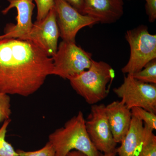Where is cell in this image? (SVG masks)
Instances as JSON below:
<instances>
[{"label":"cell","mask_w":156,"mask_h":156,"mask_svg":"<svg viewBox=\"0 0 156 156\" xmlns=\"http://www.w3.org/2000/svg\"><path fill=\"white\" fill-rule=\"evenodd\" d=\"M145 10L149 21L153 23L156 19V0H145Z\"/></svg>","instance_id":"cell-21"},{"label":"cell","mask_w":156,"mask_h":156,"mask_svg":"<svg viewBox=\"0 0 156 156\" xmlns=\"http://www.w3.org/2000/svg\"><path fill=\"white\" fill-rule=\"evenodd\" d=\"M66 156H87L83 153L79 151L73 150L71 151Z\"/></svg>","instance_id":"cell-23"},{"label":"cell","mask_w":156,"mask_h":156,"mask_svg":"<svg viewBox=\"0 0 156 156\" xmlns=\"http://www.w3.org/2000/svg\"><path fill=\"white\" fill-rule=\"evenodd\" d=\"M144 135V125L140 120L132 117L129 130L116 148L115 152L119 156H136Z\"/></svg>","instance_id":"cell-13"},{"label":"cell","mask_w":156,"mask_h":156,"mask_svg":"<svg viewBox=\"0 0 156 156\" xmlns=\"http://www.w3.org/2000/svg\"><path fill=\"white\" fill-rule=\"evenodd\" d=\"M123 0H84L82 14L103 24L118 21L124 14Z\"/></svg>","instance_id":"cell-11"},{"label":"cell","mask_w":156,"mask_h":156,"mask_svg":"<svg viewBox=\"0 0 156 156\" xmlns=\"http://www.w3.org/2000/svg\"><path fill=\"white\" fill-rule=\"evenodd\" d=\"M11 114L10 96L9 94L0 92V125L10 119Z\"/></svg>","instance_id":"cell-18"},{"label":"cell","mask_w":156,"mask_h":156,"mask_svg":"<svg viewBox=\"0 0 156 156\" xmlns=\"http://www.w3.org/2000/svg\"><path fill=\"white\" fill-rule=\"evenodd\" d=\"M83 114L81 111L66 122L64 126L56 129L49 135L55 156H66L71 151L76 150L87 156H101L89 138Z\"/></svg>","instance_id":"cell-2"},{"label":"cell","mask_w":156,"mask_h":156,"mask_svg":"<svg viewBox=\"0 0 156 156\" xmlns=\"http://www.w3.org/2000/svg\"><path fill=\"white\" fill-rule=\"evenodd\" d=\"M60 37L54 8L41 21L33 23L30 33L22 40L30 41L39 46L48 56L53 57L58 49V41Z\"/></svg>","instance_id":"cell-9"},{"label":"cell","mask_w":156,"mask_h":156,"mask_svg":"<svg viewBox=\"0 0 156 156\" xmlns=\"http://www.w3.org/2000/svg\"><path fill=\"white\" fill-rule=\"evenodd\" d=\"M53 58L30 41L0 39V92L28 97L53 74Z\"/></svg>","instance_id":"cell-1"},{"label":"cell","mask_w":156,"mask_h":156,"mask_svg":"<svg viewBox=\"0 0 156 156\" xmlns=\"http://www.w3.org/2000/svg\"><path fill=\"white\" fill-rule=\"evenodd\" d=\"M11 122L10 119L6 120L0 127V156H19L12 145L5 139L7 129Z\"/></svg>","instance_id":"cell-16"},{"label":"cell","mask_w":156,"mask_h":156,"mask_svg":"<svg viewBox=\"0 0 156 156\" xmlns=\"http://www.w3.org/2000/svg\"><path fill=\"white\" fill-rule=\"evenodd\" d=\"M128 1H129V0H128Z\"/></svg>","instance_id":"cell-25"},{"label":"cell","mask_w":156,"mask_h":156,"mask_svg":"<svg viewBox=\"0 0 156 156\" xmlns=\"http://www.w3.org/2000/svg\"><path fill=\"white\" fill-rule=\"evenodd\" d=\"M125 37L130 46V55L122 71L133 74L156 58V35L151 34L147 27L141 25L127 31Z\"/></svg>","instance_id":"cell-4"},{"label":"cell","mask_w":156,"mask_h":156,"mask_svg":"<svg viewBox=\"0 0 156 156\" xmlns=\"http://www.w3.org/2000/svg\"><path fill=\"white\" fill-rule=\"evenodd\" d=\"M131 75L140 82L146 83L156 84V58L148 62L139 71Z\"/></svg>","instance_id":"cell-15"},{"label":"cell","mask_w":156,"mask_h":156,"mask_svg":"<svg viewBox=\"0 0 156 156\" xmlns=\"http://www.w3.org/2000/svg\"><path fill=\"white\" fill-rule=\"evenodd\" d=\"M37 7V20L41 21L44 19L51 9L55 6V0H33Z\"/></svg>","instance_id":"cell-19"},{"label":"cell","mask_w":156,"mask_h":156,"mask_svg":"<svg viewBox=\"0 0 156 156\" xmlns=\"http://www.w3.org/2000/svg\"><path fill=\"white\" fill-rule=\"evenodd\" d=\"M105 112L115 141L120 143L130 128L131 109L122 101H115L105 105Z\"/></svg>","instance_id":"cell-12"},{"label":"cell","mask_w":156,"mask_h":156,"mask_svg":"<svg viewBox=\"0 0 156 156\" xmlns=\"http://www.w3.org/2000/svg\"><path fill=\"white\" fill-rule=\"evenodd\" d=\"M131 111L132 117L140 120L153 131L156 130V114L140 107L133 108L131 109Z\"/></svg>","instance_id":"cell-17"},{"label":"cell","mask_w":156,"mask_h":156,"mask_svg":"<svg viewBox=\"0 0 156 156\" xmlns=\"http://www.w3.org/2000/svg\"><path fill=\"white\" fill-rule=\"evenodd\" d=\"M16 151L19 156H55V151L53 145L49 141L44 146L38 150L26 151L17 149Z\"/></svg>","instance_id":"cell-20"},{"label":"cell","mask_w":156,"mask_h":156,"mask_svg":"<svg viewBox=\"0 0 156 156\" xmlns=\"http://www.w3.org/2000/svg\"><path fill=\"white\" fill-rule=\"evenodd\" d=\"M54 9L60 37L62 41L76 42V37L81 29L98 23L96 20L79 12L65 0H55Z\"/></svg>","instance_id":"cell-8"},{"label":"cell","mask_w":156,"mask_h":156,"mask_svg":"<svg viewBox=\"0 0 156 156\" xmlns=\"http://www.w3.org/2000/svg\"><path fill=\"white\" fill-rule=\"evenodd\" d=\"M115 76L114 70L108 63L92 59L89 69L69 80L77 94L92 105L107 96Z\"/></svg>","instance_id":"cell-3"},{"label":"cell","mask_w":156,"mask_h":156,"mask_svg":"<svg viewBox=\"0 0 156 156\" xmlns=\"http://www.w3.org/2000/svg\"><path fill=\"white\" fill-rule=\"evenodd\" d=\"M85 125L89 138L98 151L103 154L115 151L117 144L112 134L104 104L92 105Z\"/></svg>","instance_id":"cell-7"},{"label":"cell","mask_w":156,"mask_h":156,"mask_svg":"<svg viewBox=\"0 0 156 156\" xmlns=\"http://www.w3.org/2000/svg\"><path fill=\"white\" fill-rule=\"evenodd\" d=\"M52 58L53 75L68 80L89 69L92 59V53L77 46L76 42L64 41L60 42Z\"/></svg>","instance_id":"cell-5"},{"label":"cell","mask_w":156,"mask_h":156,"mask_svg":"<svg viewBox=\"0 0 156 156\" xmlns=\"http://www.w3.org/2000/svg\"><path fill=\"white\" fill-rule=\"evenodd\" d=\"M9 5L2 11L4 15L13 8L16 9L17 16L16 24H8L4 30L5 34L0 39L15 38L23 40L30 32L33 23L32 20L35 5L33 0H7Z\"/></svg>","instance_id":"cell-10"},{"label":"cell","mask_w":156,"mask_h":156,"mask_svg":"<svg viewBox=\"0 0 156 156\" xmlns=\"http://www.w3.org/2000/svg\"><path fill=\"white\" fill-rule=\"evenodd\" d=\"M117 154L115 151L113 152L109 153L101 154V156H116Z\"/></svg>","instance_id":"cell-24"},{"label":"cell","mask_w":156,"mask_h":156,"mask_svg":"<svg viewBox=\"0 0 156 156\" xmlns=\"http://www.w3.org/2000/svg\"><path fill=\"white\" fill-rule=\"evenodd\" d=\"M144 125L143 141L136 156H156V136L152 130Z\"/></svg>","instance_id":"cell-14"},{"label":"cell","mask_w":156,"mask_h":156,"mask_svg":"<svg viewBox=\"0 0 156 156\" xmlns=\"http://www.w3.org/2000/svg\"><path fill=\"white\" fill-rule=\"evenodd\" d=\"M73 8L82 14L84 0H65Z\"/></svg>","instance_id":"cell-22"},{"label":"cell","mask_w":156,"mask_h":156,"mask_svg":"<svg viewBox=\"0 0 156 156\" xmlns=\"http://www.w3.org/2000/svg\"><path fill=\"white\" fill-rule=\"evenodd\" d=\"M113 91L130 109L140 107L156 113V84L140 82L128 74Z\"/></svg>","instance_id":"cell-6"}]
</instances>
